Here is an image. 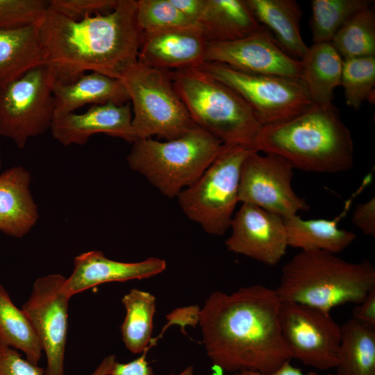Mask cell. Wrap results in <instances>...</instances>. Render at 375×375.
<instances>
[{
	"instance_id": "6da1fadb",
	"label": "cell",
	"mask_w": 375,
	"mask_h": 375,
	"mask_svg": "<svg viewBox=\"0 0 375 375\" xmlns=\"http://www.w3.org/2000/svg\"><path fill=\"white\" fill-rule=\"evenodd\" d=\"M275 289L256 284L212 292L200 309L206 354L222 371L272 372L292 359L279 321Z\"/></svg>"
},
{
	"instance_id": "7a4b0ae2",
	"label": "cell",
	"mask_w": 375,
	"mask_h": 375,
	"mask_svg": "<svg viewBox=\"0 0 375 375\" xmlns=\"http://www.w3.org/2000/svg\"><path fill=\"white\" fill-rule=\"evenodd\" d=\"M45 65L56 81L97 72L119 78L138 62L142 32L136 0H117L110 12L71 19L47 8L38 24Z\"/></svg>"
},
{
	"instance_id": "3957f363",
	"label": "cell",
	"mask_w": 375,
	"mask_h": 375,
	"mask_svg": "<svg viewBox=\"0 0 375 375\" xmlns=\"http://www.w3.org/2000/svg\"><path fill=\"white\" fill-rule=\"evenodd\" d=\"M254 149L279 155L294 168L312 172H344L354 162L351 132L332 102L313 103L292 119L263 126Z\"/></svg>"
},
{
	"instance_id": "277c9868",
	"label": "cell",
	"mask_w": 375,
	"mask_h": 375,
	"mask_svg": "<svg viewBox=\"0 0 375 375\" xmlns=\"http://www.w3.org/2000/svg\"><path fill=\"white\" fill-rule=\"evenodd\" d=\"M375 288V267L368 260L351 262L325 251H300L281 270L274 288L283 302L331 312L335 307L360 303Z\"/></svg>"
},
{
	"instance_id": "5b68a950",
	"label": "cell",
	"mask_w": 375,
	"mask_h": 375,
	"mask_svg": "<svg viewBox=\"0 0 375 375\" xmlns=\"http://www.w3.org/2000/svg\"><path fill=\"white\" fill-rule=\"evenodd\" d=\"M167 72L197 126L223 144L255 149V141L262 126L237 92L199 68Z\"/></svg>"
},
{
	"instance_id": "8992f818",
	"label": "cell",
	"mask_w": 375,
	"mask_h": 375,
	"mask_svg": "<svg viewBox=\"0 0 375 375\" xmlns=\"http://www.w3.org/2000/svg\"><path fill=\"white\" fill-rule=\"evenodd\" d=\"M132 144L126 158L130 167L170 199L193 184L223 146L219 140L197 125L176 139L160 142L147 138Z\"/></svg>"
},
{
	"instance_id": "52a82bcc",
	"label": "cell",
	"mask_w": 375,
	"mask_h": 375,
	"mask_svg": "<svg viewBox=\"0 0 375 375\" xmlns=\"http://www.w3.org/2000/svg\"><path fill=\"white\" fill-rule=\"evenodd\" d=\"M118 79L132 104V126L136 140L153 135L174 140L196 126L167 71L138 61L124 70Z\"/></svg>"
},
{
	"instance_id": "ba28073f",
	"label": "cell",
	"mask_w": 375,
	"mask_h": 375,
	"mask_svg": "<svg viewBox=\"0 0 375 375\" xmlns=\"http://www.w3.org/2000/svg\"><path fill=\"white\" fill-rule=\"evenodd\" d=\"M254 150L242 145L223 144L202 175L178 195L185 215L206 233L222 235L231 226L234 209L239 202L241 166Z\"/></svg>"
},
{
	"instance_id": "9c48e42d",
	"label": "cell",
	"mask_w": 375,
	"mask_h": 375,
	"mask_svg": "<svg viewBox=\"0 0 375 375\" xmlns=\"http://www.w3.org/2000/svg\"><path fill=\"white\" fill-rule=\"evenodd\" d=\"M199 68L237 92L262 126L292 119L313 103L300 78L246 73L218 62Z\"/></svg>"
},
{
	"instance_id": "30bf717a",
	"label": "cell",
	"mask_w": 375,
	"mask_h": 375,
	"mask_svg": "<svg viewBox=\"0 0 375 375\" xmlns=\"http://www.w3.org/2000/svg\"><path fill=\"white\" fill-rule=\"evenodd\" d=\"M55 78L44 64L0 88V135L24 148L50 130L55 117Z\"/></svg>"
},
{
	"instance_id": "8fae6325",
	"label": "cell",
	"mask_w": 375,
	"mask_h": 375,
	"mask_svg": "<svg viewBox=\"0 0 375 375\" xmlns=\"http://www.w3.org/2000/svg\"><path fill=\"white\" fill-rule=\"evenodd\" d=\"M279 321L292 358L319 370L336 368L340 362L341 326L330 312L282 301Z\"/></svg>"
},
{
	"instance_id": "7c38bea8",
	"label": "cell",
	"mask_w": 375,
	"mask_h": 375,
	"mask_svg": "<svg viewBox=\"0 0 375 375\" xmlns=\"http://www.w3.org/2000/svg\"><path fill=\"white\" fill-rule=\"evenodd\" d=\"M293 166L272 153L254 150L244 160L240 174L238 201L258 206L285 218L310 206L292 186Z\"/></svg>"
},
{
	"instance_id": "4fadbf2b",
	"label": "cell",
	"mask_w": 375,
	"mask_h": 375,
	"mask_svg": "<svg viewBox=\"0 0 375 375\" xmlns=\"http://www.w3.org/2000/svg\"><path fill=\"white\" fill-rule=\"evenodd\" d=\"M65 279L59 274L38 278L30 297L22 307L31 322L45 353V375H65L70 299L62 292Z\"/></svg>"
},
{
	"instance_id": "5bb4252c",
	"label": "cell",
	"mask_w": 375,
	"mask_h": 375,
	"mask_svg": "<svg viewBox=\"0 0 375 375\" xmlns=\"http://www.w3.org/2000/svg\"><path fill=\"white\" fill-rule=\"evenodd\" d=\"M206 62H218L246 73L300 78L301 60L286 54L262 25L245 38L207 42Z\"/></svg>"
},
{
	"instance_id": "9a60e30c",
	"label": "cell",
	"mask_w": 375,
	"mask_h": 375,
	"mask_svg": "<svg viewBox=\"0 0 375 375\" xmlns=\"http://www.w3.org/2000/svg\"><path fill=\"white\" fill-rule=\"evenodd\" d=\"M227 249L269 266L277 265L288 247L283 219L258 206L242 203L233 217Z\"/></svg>"
},
{
	"instance_id": "2e32d148",
	"label": "cell",
	"mask_w": 375,
	"mask_h": 375,
	"mask_svg": "<svg viewBox=\"0 0 375 375\" xmlns=\"http://www.w3.org/2000/svg\"><path fill=\"white\" fill-rule=\"evenodd\" d=\"M132 119L130 102L92 105L81 114L70 112L54 117L50 131L53 138L64 146L85 144L97 133L133 143L136 138Z\"/></svg>"
},
{
	"instance_id": "e0dca14e",
	"label": "cell",
	"mask_w": 375,
	"mask_h": 375,
	"mask_svg": "<svg viewBox=\"0 0 375 375\" xmlns=\"http://www.w3.org/2000/svg\"><path fill=\"white\" fill-rule=\"evenodd\" d=\"M207 42L199 27L142 33L138 61L163 71L199 68L206 62Z\"/></svg>"
},
{
	"instance_id": "ac0fdd59",
	"label": "cell",
	"mask_w": 375,
	"mask_h": 375,
	"mask_svg": "<svg viewBox=\"0 0 375 375\" xmlns=\"http://www.w3.org/2000/svg\"><path fill=\"white\" fill-rule=\"evenodd\" d=\"M165 260L151 257L136 262L111 260L98 250L76 256L74 269L66 278L62 292L69 298L100 284L144 279L162 273L166 269Z\"/></svg>"
},
{
	"instance_id": "d6986e66",
	"label": "cell",
	"mask_w": 375,
	"mask_h": 375,
	"mask_svg": "<svg viewBox=\"0 0 375 375\" xmlns=\"http://www.w3.org/2000/svg\"><path fill=\"white\" fill-rule=\"evenodd\" d=\"M31 181L30 172L22 166L0 174V232L21 238L36 224L39 214Z\"/></svg>"
},
{
	"instance_id": "ffe728a7",
	"label": "cell",
	"mask_w": 375,
	"mask_h": 375,
	"mask_svg": "<svg viewBox=\"0 0 375 375\" xmlns=\"http://www.w3.org/2000/svg\"><path fill=\"white\" fill-rule=\"evenodd\" d=\"M55 117L74 111L87 105L130 102L128 94L122 82L97 72L84 74L74 81H54Z\"/></svg>"
},
{
	"instance_id": "44dd1931",
	"label": "cell",
	"mask_w": 375,
	"mask_h": 375,
	"mask_svg": "<svg viewBox=\"0 0 375 375\" xmlns=\"http://www.w3.org/2000/svg\"><path fill=\"white\" fill-rule=\"evenodd\" d=\"M258 23L273 33L279 47L288 56L301 60L308 47L300 31L302 11L294 0H246Z\"/></svg>"
},
{
	"instance_id": "7402d4cb",
	"label": "cell",
	"mask_w": 375,
	"mask_h": 375,
	"mask_svg": "<svg viewBox=\"0 0 375 375\" xmlns=\"http://www.w3.org/2000/svg\"><path fill=\"white\" fill-rule=\"evenodd\" d=\"M197 24L208 42L243 38L262 27L246 0H205Z\"/></svg>"
},
{
	"instance_id": "603a6c76",
	"label": "cell",
	"mask_w": 375,
	"mask_h": 375,
	"mask_svg": "<svg viewBox=\"0 0 375 375\" xmlns=\"http://www.w3.org/2000/svg\"><path fill=\"white\" fill-rule=\"evenodd\" d=\"M44 64L38 25L0 29V88Z\"/></svg>"
},
{
	"instance_id": "cb8c5ba5",
	"label": "cell",
	"mask_w": 375,
	"mask_h": 375,
	"mask_svg": "<svg viewBox=\"0 0 375 375\" xmlns=\"http://www.w3.org/2000/svg\"><path fill=\"white\" fill-rule=\"evenodd\" d=\"M351 201L350 199L344 211L333 219H303L297 215L283 218L288 247L300 251L319 250L335 254L343 251L356 239L354 233L338 226Z\"/></svg>"
},
{
	"instance_id": "d4e9b609",
	"label": "cell",
	"mask_w": 375,
	"mask_h": 375,
	"mask_svg": "<svg viewBox=\"0 0 375 375\" xmlns=\"http://www.w3.org/2000/svg\"><path fill=\"white\" fill-rule=\"evenodd\" d=\"M301 79L314 103H327L340 85L344 60L331 42L313 43L301 60Z\"/></svg>"
},
{
	"instance_id": "484cf974",
	"label": "cell",
	"mask_w": 375,
	"mask_h": 375,
	"mask_svg": "<svg viewBox=\"0 0 375 375\" xmlns=\"http://www.w3.org/2000/svg\"><path fill=\"white\" fill-rule=\"evenodd\" d=\"M335 375H375V329L352 318L341 326Z\"/></svg>"
},
{
	"instance_id": "4316f807",
	"label": "cell",
	"mask_w": 375,
	"mask_h": 375,
	"mask_svg": "<svg viewBox=\"0 0 375 375\" xmlns=\"http://www.w3.org/2000/svg\"><path fill=\"white\" fill-rule=\"evenodd\" d=\"M122 303L126 310L120 327L123 342L131 352L143 353L148 350L151 340L156 297L149 292L133 288L124 295Z\"/></svg>"
},
{
	"instance_id": "83f0119b",
	"label": "cell",
	"mask_w": 375,
	"mask_h": 375,
	"mask_svg": "<svg viewBox=\"0 0 375 375\" xmlns=\"http://www.w3.org/2000/svg\"><path fill=\"white\" fill-rule=\"evenodd\" d=\"M0 343L22 351L26 358L38 365L43 351L40 341L28 316L18 308L0 284Z\"/></svg>"
},
{
	"instance_id": "f1b7e54d",
	"label": "cell",
	"mask_w": 375,
	"mask_h": 375,
	"mask_svg": "<svg viewBox=\"0 0 375 375\" xmlns=\"http://www.w3.org/2000/svg\"><path fill=\"white\" fill-rule=\"evenodd\" d=\"M331 43L343 60L375 56V12L372 6L351 16Z\"/></svg>"
},
{
	"instance_id": "f546056e",
	"label": "cell",
	"mask_w": 375,
	"mask_h": 375,
	"mask_svg": "<svg viewBox=\"0 0 375 375\" xmlns=\"http://www.w3.org/2000/svg\"><path fill=\"white\" fill-rule=\"evenodd\" d=\"M372 0H312L311 29L314 43L331 42L354 14L372 6Z\"/></svg>"
},
{
	"instance_id": "4dcf8cb0",
	"label": "cell",
	"mask_w": 375,
	"mask_h": 375,
	"mask_svg": "<svg viewBox=\"0 0 375 375\" xmlns=\"http://www.w3.org/2000/svg\"><path fill=\"white\" fill-rule=\"evenodd\" d=\"M340 85L347 104L354 109L372 99L375 86V56L344 60Z\"/></svg>"
},
{
	"instance_id": "1f68e13d",
	"label": "cell",
	"mask_w": 375,
	"mask_h": 375,
	"mask_svg": "<svg viewBox=\"0 0 375 375\" xmlns=\"http://www.w3.org/2000/svg\"><path fill=\"white\" fill-rule=\"evenodd\" d=\"M136 21L142 33L199 27L180 11L172 0H136Z\"/></svg>"
},
{
	"instance_id": "d6a6232c",
	"label": "cell",
	"mask_w": 375,
	"mask_h": 375,
	"mask_svg": "<svg viewBox=\"0 0 375 375\" xmlns=\"http://www.w3.org/2000/svg\"><path fill=\"white\" fill-rule=\"evenodd\" d=\"M48 6L46 0H0V29L38 25Z\"/></svg>"
},
{
	"instance_id": "836d02e7",
	"label": "cell",
	"mask_w": 375,
	"mask_h": 375,
	"mask_svg": "<svg viewBox=\"0 0 375 375\" xmlns=\"http://www.w3.org/2000/svg\"><path fill=\"white\" fill-rule=\"evenodd\" d=\"M117 0H51L48 8L71 19L78 20L114 9Z\"/></svg>"
},
{
	"instance_id": "e575fe53",
	"label": "cell",
	"mask_w": 375,
	"mask_h": 375,
	"mask_svg": "<svg viewBox=\"0 0 375 375\" xmlns=\"http://www.w3.org/2000/svg\"><path fill=\"white\" fill-rule=\"evenodd\" d=\"M0 375H45V369L24 358L17 350L0 343Z\"/></svg>"
},
{
	"instance_id": "d590c367",
	"label": "cell",
	"mask_w": 375,
	"mask_h": 375,
	"mask_svg": "<svg viewBox=\"0 0 375 375\" xmlns=\"http://www.w3.org/2000/svg\"><path fill=\"white\" fill-rule=\"evenodd\" d=\"M138 358L126 362L120 363L116 361L109 375H153V371L146 360V353ZM192 366L186 367L177 375H193Z\"/></svg>"
},
{
	"instance_id": "8d00e7d4",
	"label": "cell",
	"mask_w": 375,
	"mask_h": 375,
	"mask_svg": "<svg viewBox=\"0 0 375 375\" xmlns=\"http://www.w3.org/2000/svg\"><path fill=\"white\" fill-rule=\"evenodd\" d=\"M352 222L364 234L375 237V197L357 205L353 215Z\"/></svg>"
},
{
	"instance_id": "74e56055",
	"label": "cell",
	"mask_w": 375,
	"mask_h": 375,
	"mask_svg": "<svg viewBox=\"0 0 375 375\" xmlns=\"http://www.w3.org/2000/svg\"><path fill=\"white\" fill-rule=\"evenodd\" d=\"M352 319L358 322L375 329V288L372 289L366 297L352 310Z\"/></svg>"
},
{
	"instance_id": "f35d334b",
	"label": "cell",
	"mask_w": 375,
	"mask_h": 375,
	"mask_svg": "<svg viewBox=\"0 0 375 375\" xmlns=\"http://www.w3.org/2000/svg\"><path fill=\"white\" fill-rule=\"evenodd\" d=\"M235 375H318L315 372H309L305 374L303 371L292 365L290 361L285 362L276 370L269 372L262 373L256 371H242L235 373Z\"/></svg>"
},
{
	"instance_id": "ab89813d",
	"label": "cell",
	"mask_w": 375,
	"mask_h": 375,
	"mask_svg": "<svg viewBox=\"0 0 375 375\" xmlns=\"http://www.w3.org/2000/svg\"><path fill=\"white\" fill-rule=\"evenodd\" d=\"M115 362V355L106 356L90 375H109Z\"/></svg>"
},
{
	"instance_id": "60d3db41",
	"label": "cell",
	"mask_w": 375,
	"mask_h": 375,
	"mask_svg": "<svg viewBox=\"0 0 375 375\" xmlns=\"http://www.w3.org/2000/svg\"><path fill=\"white\" fill-rule=\"evenodd\" d=\"M0 149H1V144H0ZM1 164H2V160H1V153H0V167L1 166Z\"/></svg>"
}]
</instances>
